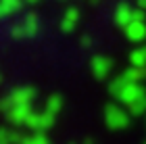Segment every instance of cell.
<instances>
[{
    "mask_svg": "<svg viewBox=\"0 0 146 144\" xmlns=\"http://www.w3.org/2000/svg\"><path fill=\"white\" fill-rule=\"evenodd\" d=\"M61 107H63V98L61 96H52L48 100V104H46V111L52 113V115H56L58 111H61Z\"/></svg>",
    "mask_w": 146,
    "mask_h": 144,
    "instance_id": "obj_6",
    "label": "cell"
},
{
    "mask_svg": "<svg viewBox=\"0 0 146 144\" xmlns=\"http://www.w3.org/2000/svg\"><path fill=\"white\" fill-rule=\"evenodd\" d=\"M52 119H54V115L48 113V111H44V113H31L29 119H27V125L34 132H46L52 125Z\"/></svg>",
    "mask_w": 146,
    "mask_h": 144,
    "instance_id": "obj_1",
    "label": "cell"
},
{
    "mask_svg": "<svg viewBox=\"0 0 146 144\" xmlns=\"http://www.w3.org/2000/svg\"><path fill=\"white\" fill-rule=\"evenodd\" d=\"M121 111H117V109H107V123L111 127H119V125H123L125 119H121Z\"/></svg>",
    "mask_w": 146,
    "mask_h": 144,
    "instance_id": "obj_5",
    "label": "cell"
},
{
    "mask_svg": "<svg viewBox=\"0 0 146 144\" xmlns=\"http://www.w3.org/2000/svg\"><path fill=\"white\" fill-rule=\"evenodd\" d=\"M113 67V63L109 61V58H104V56H96V58H92V71L98 75V77H104L111 71Z\"/></svg>",
    "mask_w": 146,
    "mask_h": 144,
    "instance_id": "obj_4",
    "label": "cell"
},
{
    "mask_svg": "<svg viewBox=\"0 0 146 144\" xmlns=\"http://www.w3.org/2000/svg\"><path fill=\"white\" fill-rule=\"evenodd\" d=\"M21 144H48V140L44 138V132H36L34 136H27V138H23Z\"/></svg>",
    "mask_w": 146,
    "mask_h": 144,
    "instance_id": "obj_7",
    "label": "cell"
},
{
    "mask_svg": "<svg viewBox=\"0 0 146 144\" xmlns=\"http://www.w3.org/2000/svg\"><path fill=\"white\" fill-rule=\"evenodd\" d=\"M31 113H34V111H31V104H15V107L6 113V117H9L13 123H27Z\"/></svg>",
    "mask_w": 146,
    "mask_h": 144,
    "instance_id": "obj_2",
    "label": "cell"
},
{
    "mask_svg": "<svg viewBox=\"0 0 146 144\" xmlns=\"http://www.w3.org/2000/svg\"><path fill=\"white\" fill-rule=\"evenodd\" d=\"M34 96H36L34 88H17L11 94V100H13V104H31Z\"/></svg>",
    "mask_w": 146,
    "mask_h": 144,
    "instance_id": "obj_3",
    "label": "cell"
}]
</instances>
